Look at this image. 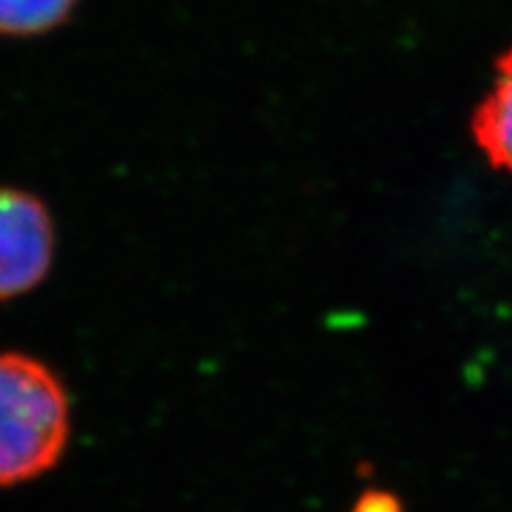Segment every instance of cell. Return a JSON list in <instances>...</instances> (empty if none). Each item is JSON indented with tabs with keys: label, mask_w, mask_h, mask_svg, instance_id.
<instances>
[{
	"label": "cell",
	"mask_w": 512,
	"mask_h": 512,
	"mask_svg": "<svg viewBox=\"0 0 512 512\" xmlns=\"http://www.w3.org/2000/svg\"><path fill=\"white\" fill-rule=\"evenodd\" d=\"M72 441V394L53 366L0 349V489L46 477Z\"/></svg>",
	"instance_id": "obj_1"
},
{
	"label": "cell",
	"mask_w": 512,
	"mask_h": 512,
	"mask_svg": "<svg viewBox=\"0 0 512 512\" xmlns=\"http://www.w3.org/2000/svg\"><path fill=\"white\" fill-rule=\"evenodd\" d=\"M57 226L36 192L0 183V304L38 290L53 273Z\"/></svg>",
	"instance_id": "obj_2"
},
{
	"label": "cell",
	"mask_w": 512,
	"mask_h": 512,
	"mask_svg": "<svg viewBox=\"0 0 512 512\" xmlns=\"http://www.w3.org/2000/svg\"><path fill=\"white\" fill-rule=\"evenodd\" d=\"M472 136L496 169L512 174V46L498 55L491 91L472 117Z\"/></svg>",
	"instance_id": "obj_3"
},
{
	"label": "cell",
	"mask_w": 512,
	"mask_h": 512,
	"mask_svg": "<svg viewBox=\"0 0 512 512\" xmlns=\"http://www.w3.org/2000/svg\"><path fill=\"white\" fill-rule=\"evenodd\" d=\"M79 0H0V36L29 38L60 29Z\"/></svg>",
	"instance_id": "obj_4"
},
{
	"label": "cell",
	"mask_w": 512,
	"mask_h": 512,
	"mask_svg": "<svg viewBox=\"0 0 512 512\" xmlns=\"http://www.w3.org/2000/svg\"><path fill=\"white\" fill-rule=\"evenodd\" d=\"M351 512H401L399 501L392 494H384V491H366L363 496H358Z\"/></svg>",
	"instance_id": "obj_5"
}]
</instances>
